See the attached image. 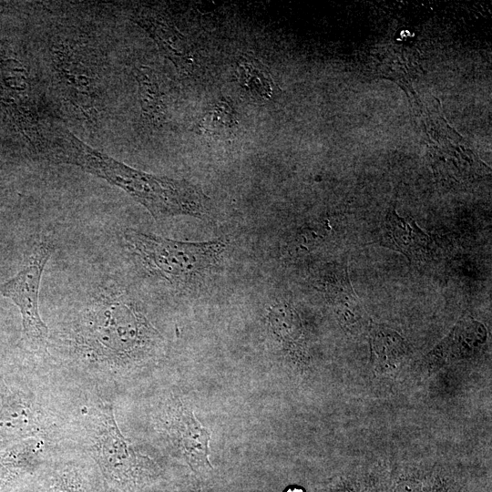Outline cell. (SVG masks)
Masks as SVG:
<instances>
[{"label":"cell","mask_w":492,"mask_h":492,"mask_svg":"<svg viewBox=\"0 0 492 492\" xmlns=\"http://www.w3.org/2000/svg\"><path fill=\"white\" fill-rule=\"evenodd\" d=\"M164 351L163 336L142 309L110 284L49 329L43 358L83 391L116 401Z\"/></svg>","instance_id":"cell-1"},{"label":"cell","mask_w":492,"mask_h":492,"mask_svg":"<svg viewBox=\"0 0 492 492\" xmlns=\"http://www.w3.org/2000/svg\"><path fill=\"white\" fill-rule=\"evenodd\" d=\"M85 394L30 354L0 387V451L29 438L60 445Z\"/></svg>","instance_id":"cell-2"},{"label":"cell","mask_w":492,"mask_h":492,"mask_svg":"<svg viewBox=\"0 0 492 492\" xmlns=\"http://www.w3.org/2000/svg\"><path fill=\"white\" fill-rule=\"evenodd\" d=\"M87 454L101 475L104 492H143L160 476L159 467L122 433L115 401L86 392L63 442Z\"/></svg>","instance_id":"cell-3"},{"label":"cell","mask_w":492,"mask_h":492,"mask_svg":"<svg viewBox=\"0 0 492 492\" xmlns=\"http://www.w3.org/2000/svg\"><path fill=\"white\" fill-rule=\"evenodd\" d=\"M80 167L123 189L155 219L175 215L202 217L207 211L208 197L187 180L145 173L91 148L82 156Z\"/></svg>","instance_id":"cell-4"},{"label":"cell","mask_w":492,"mask_h":492,"mask_svg":"<svg viewBox=\"0 0 492 492\" xmlns=\"http://www.w3.org/2000/svg\"><path fill=\"white\" fill-rule=\"evenodd\" d=\"M123 237L146 271L173 284L187 283L210 272L226 247L222 239L185 242L134 229H127Z\"/></svg>","instance_id":"cell-5"},{"label":"cell","mask_w":492,"mask_h":492,"mask_svg":"<svg viewBox=\"0 0 492 492\" xmlns=\"http://www.w3.org/2000/svg\"><path fill=\"white\" fill-rule=\"evenodd\" d=\"M51 253V245L40 241L24 267L14 277L0 284L2 295L19 309L23 347L28 353L40 356L46 352L49 329L39 313L38 293L42 274Z\"/></svg>","instance_id":"cell-6"},{"label":"cell","mask_w":492,"mask_h":492,"mask_svg":"<svg viewBox=\"0 0 492 492\" xmlns=\"http://www.w3.org/2000/svg\"><path fill=\"white\" fill-rule=\"evenodd\" d=\"M154 407L149 420L161 445L192 470L212 468L208 459L210 432L201 426L193 412L173 395L162 396Z\"/></svg>","instance_id":"cell-7"},{"label":"cell","mask_w":492,"mask_h":492,"mask_svg":"<svg viewBox=\"0 0 492 492\" xmlns=\"http://www.w3.org/2000/svg\"><path fill=\"white\" fill-rule=\"evenodd\" d=\"M5 492H104L95 462L74 447L56 446L41 466Z\"/></svg>","instance_id":"cell-8"},{"label":"cell","mask_w":492,"mask_h":492,"mask_svg":"<svg viewBox=\"0 0 492 492\" xmlns=\"http://www.w3.org/2000/svg\"><path fill=\"white\" fill-rule=\"evenodd\" d=\"M90 61L83 52L66 47L57 51L54 59L68 100L88 119L97 114L98 104V75Z\"/></svg>","instance_id":"cell-9"},{"label":"cell","mask_w":492,"mask_h":492,"mask_svg":"<svg viewBox=\"0 0 492 492\" xmlns=\"http://www.w3.org/2000/svg\"><path fill=\"white\" fill-rule=\"evenodd\" d=\"M45 457V448L36 439H26L0 451V492L36 472Z\"/></svg>","instance_id":"cell-10"},{"label":"cell","mask_w":492,"mask_h":492,"mask_svg":"<svg viewBox=\"0 0 492 492\" xmlns=\"http://www.w3.org/2000/svg\"><path fill=\"white\" fill-rule=\"evenodd\" d=\"M383 241L397 250L410 261H420L429 249L430 239L410 218L399 217L395 210L388 212L383 222Z\"/></svg>","instance_id":"cell-11"},{"label":"cell","mask_w":492,"mask_h":492,"mask_svg":"<svg viewBox=\"0 0 492 492\" xmlns=\"http://www.w3.org/2000/svg\"><path fill=\"white\" fill-rule=\"evenodd\" d=\"M240 86L254 100L265 102L273 96L274 85L268 69L258 60L242 57L237 64Z\"/></svg>","instance_id":"cell-12"},{"label":"cell","mask_w":492,"mask_h":492,"mask_svg":"<svg viewBox=\"0 0 492 492\" xmlns=\"http://www.w3.org/2000/svg\"><path fill=\"white\" fill-rule=\"evenodd\" d=\"M198 128L208 138H231L238 128L237 114L228 101L220 99L205 112Z\"/></svg>","instance_id":"cell-13"},{"label":"cell","mask_w":492,"mask_h":492,"mask_svg":"<svg viewBox=\"0 0 492 492\" xmlns=\"http://www.w3.org/2000/svg\"><path fill=\"white\" fill-rule=\"evenodd\" d=\"M155 39L159 46L177 66L188 61V55L181 36L166 24L150 16L140 15L136 20Z\"/></svg>","instance_id":"cell-14"},{"label":"cell","mask_w":492,"mask_h":492,"mask_svg":"<svg viewBox=\"0 0 492 492\" xmlns=\"http://www.w3.org/2000/svg\"><path fill=\"white\" fill-rule=\"evenodd\" d=\"M371 346L378 361L401 360L407 353L403 338L388 328L375 327L371 334Z\"/></svg>","instance_id":"cell-15"},{"label":"cell","mask_w":492,"mask_h":492,"mask_svg":"<svg viewBox=\"0 0 492 492\" xmlns=\"http://www.w3.org/2000/svg\"><path fill=\"white\" fill-rule=\"evenodd\" d=\"M141 107L143 112L157 121L164 114V107L160 98L159 90L153 81L140 71L138 75Z\"/></svg>","instance_id":"cell-16"},{"label":"cell","mask_w":492,"mask_h":492,"mask_svg":"<svg viewBox=\"0 0 492 492\" xmlns=\"http://www.w3.org/2000/svg\"><path fill=\"white\" fill-rule=\"evenodd\" d=\"M28 357L29 355L22 360L14 359L0 350V387L5 383V379L17 370Z\"/></svg>","instance_id":"cell-17"},{"label":"cell","mask_w":492,"mask_h":492,"mask_svg":"<svg viewBox=\"0 0 492 492\" xmlns=\"http://www.w3.org/2000/svg\"><path fill=\"white\" fill-rule=\"evenodd\" d=\"M285 492H304L302 488L298 487H289Z\"/></svg>","instance_id":"cell-18"}]
</instances>
